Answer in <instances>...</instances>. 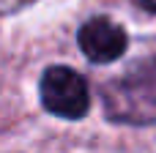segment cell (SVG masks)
I'll return each mask as SVG.
<instances>
[{
	"label": "cell",
	"mask_w": 156,
	"mask_h": 153,
	"mask_svg": "<svg viewBox=\"0 0 156 153\" xmlns=\"http://www.w3.org/2000/svg\"><path fill=\"white\" fill-rule=\"evenodd\" d=\"M41 104L58 118L77 120L90 107L88 82L66 66H52L41 74Z\"/></svg>",
	"instance_id": "2"
},
{
	"label": "cell",
	"mask_w": 156,
	"mask_h": 153,
	"mask_svg": "<svg viewBox=\"0 0 156 153\" xmlns=\"http://www.w3.org/2000/svg\"><path fill=\"white\" fill-rule=\"evenodd\" d=\"M33 0H0V14H14L25 5H30Z\"/></svg>",
	"instance_id": "4"
},
{
	"label": "cell",
	"mask_w": 156,
	"mask_h": 153,
	"mask_svg": "<svg viewBox=\"0 0 156 153\" xmlns=\"http://www.w3.org/2000/svg\"><path fill=\"white\" fill-rule=\"evenodd\" d=\"M126 30L107 16H93L80 27V49L90 63H112L126 52Z\"/></svg>",
	"instance_id": "3"
},
{
	"label": "cell",
	"mask_w": 156,
	"mask_h": 153,
	"mask_svg": "<svg viewBox=\"0 0 156 153\" xmlns=\"http://www.w3.org/2000/svg\"><path fill=\"white\" fill-rule=\"evenodd\" d=\"M143 11H148V14H156V0H134Z\"/></svg>",
	"instance_id": "5"
},
{
	"label": "cell",
	"mask_w": 156,
	"mask_h": 153,
	"mask_svg": "<svg viewBox=\"0 0 156 153\" xmlns=\"http://www.w3.org/2000/svg\"><path fill=\"white\" fill-rule=\"evenodd\" d=\"M104 104L115 120H154L156 118V55L132 68L123 79L110 82Z\"/></svg>",
	"instance_id": "1"
}]
</instances>
